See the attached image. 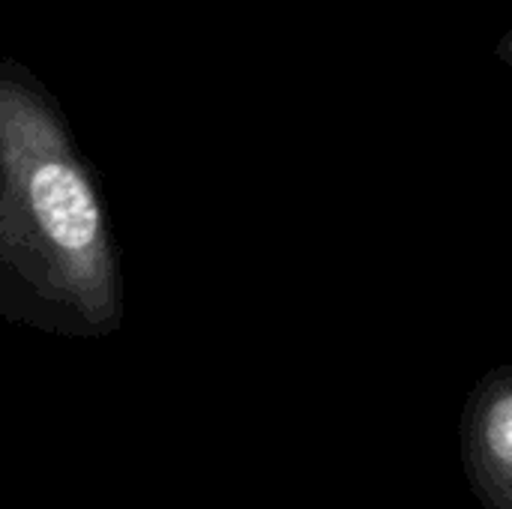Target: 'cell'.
<instances>
[{
    "mask_svg": "<svg viewBox=\"0 0 512 509\" xmlns=\"http://www.w3.org/2000/svg\"><path fill=\"white\" fill-rule=\"evenodd\" d=\"M0 261L90 330L117 324L120 270L99 195L27 105H0Z\"/></svg>",
    "mask_w": 512,
    "mask_h": 509,
    "instance_id": "obj_1",
    "label": "cell"
},
{
    "mask_svg": "<svg viewBox=\"0 0 512 509\" xmlns=\"http://www.w3.org/2000/svg\"><path fill=\"white\" fill-rule=\"evenodd\" d=\"M459 456L483 509H512V363L489 369L462 408Z\"/></svg>",
    "mask_w": 512,
    "mask_h": 509,
    "instance_id": "obj_2",
    "label": "cell"
}]
</instances>
